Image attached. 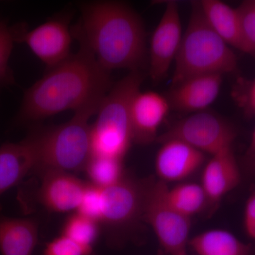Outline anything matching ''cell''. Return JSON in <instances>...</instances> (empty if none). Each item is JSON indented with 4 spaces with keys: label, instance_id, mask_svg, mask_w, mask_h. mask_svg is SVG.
I'll return each instance as SVG.
<instances>
[{
    "label": "cell",
    "instance_id": "6da1fadb",
    "mask_svg": "<svg viewBox=\"0 0 255 255\" xmlns=\"http://www.w3.org/2000/svg\"><path fill=\"white\" fill-rule=\"evenodd\" d=\"M110 72L80 43L78 53L49 70L25 92L18 119L36 122L102 102L112 88Z\"/></svg>",
    "mask_w": 255,
    "mask_h": 255
},
{
    "label": "cell",
    "instance_id": "7a4b0ae2",
    "mask_svg": "<svg viewBox=\"0 0 255 255\" xmlns=\"http://www.w3.org/2000/svg\"><path fill=\"white\" fill-rule=\"evenodd\" d=\"M81 11L73 36L102 68L143 72L148 67L145 26L130 6L119 1H90L82 4Z\"/></svg>",
    "mask_w": 255,
    "mask_h": 255
},
{
    "label": "cell",
    "instance_id": "3957f363",
    "mask_svg": "<svg viewBox=\"0 0 255 255\" xmlns=\"http://www.w3.org/2000/svg\"><path fill=\"white\" fill-rule=\"evenodd\" d=\"M174 64L171 87L196 77L237 71V56L208 22L200 1L191 3L189 23Z\"/></svg>",
    "mask_w": 255,
    "mask_h": 255
},
{
    "label": "cell",
    "instance_id": "277c9868",
    "mask_svg": "<svg viewBox=\"0 0 255 255\" xmlns=\"http://www.w3.org/2000/svg\"><path fill=\"white\" fill-rule=\"evenodd\" d=\"M144 80L142 71L129 72L104 97L91 128L92 156L123 159L132 140L130 108Z\"/></svg>",
    "mask_w": 255,
    "mask_h": 255
},
{
    "label": "cell",
    "instance_id": "5b68a950",
    "mask_svg": "<svg viewBox=\"0 0 255 255\" xmlns=\"http://www.w3.org/2000/svg\"><path fill=\"white\" fill-rule=\"evenodd\" d=\"M100 102L74 112L70 120L59 126L38 131L37 170L71 172L85 169L92 157L90 119L97 114Z\"/></svg>",
    "mask_w": 255,
    "mask_h": 255
},
{
    "label": "cell",
    "instance_id": "8992f818",
    "mask_svg": "<svg viewBox=\"0 0 255 255\" xmlns=\"http://www.w3.org/2000/svg\"><path fill=\"white\" fill-rule=\"evenodd\" d=\"M167 187L160 180L145 186L142 219L152 228L166 254L188 255L191 219L169 203Z\"/></svg>",
    "mask_w": 255,
    "mask_h": 255
},
{
    "label": "cell",
    "instance_id": "52a82bcc",
    "mask_svg": "<svg viewBox=\"0 0 255 255\" xmlns=\"http://www.w3.org/2000/svg\"><path fill=\"white\" fill-rule=\"evenodd\" d=\"M237 135L236 128L226 119L213 112L203 111L191 114L174 123L158 135L159 143L168 140L185 142L211 156L233 147Z\"/></svg>",
    "mask_w": 255,
    "mask_h": 255
},
{
    "label": "cell",
    "instance_id": "ba28073f",
    "mask_svg": "<svg viewBox=\"0 0 255 255\" xmlns=\"http://www.w3.org/2000/svg\"><path fill=\"white\" fill-rule=\"evenodd\" d=\"M182 35L178 4L168 1L151 38L148 73L154 83H159L168 75L179 51Z\"/></svg>",
    "mask_w": 255,
    "mask_h": 255
},
{
    "label": "cell",
    "instance_id": "9c48e42d",
    "mask_svg": "<svg viewBox=\"0 0 255 255\" xmlns=\"http://www.w3.org/2000/svg\"><path fill=\"white\" fill-rule=\"evenodd\" d=\"M72 35L68 20L55 18L31 31L21 26L17 42L26 43L37 58L51 68L70 56Z\"/></svg>",
    "mask_w": 255,
    "mask_h": 255
},
{
    "label": "cell",
    "instance_id": "30bf717a",
    "mask_svg": "<svg viewBox=\"0 0 255 255\" xmlns=\"http://www.w3.org/2000/svg\"><path fill=\"white\" fill-rule=\"evenodd\" d=\"M102 189L100 224L124 228L142 218L145 186L125 177L112 187Z\"/></svg>",
    "mask_w": 255,
    "mask_h": 255
},
{
    "label": "cell",
    "instance_id": "8fae6325",
    "mask_svg": "<svg viewBox=\"0 0 255 255\" xmlns=\"http://www.w3.org/2000/svg\"><path fill=\"white\" fill-rule=\"evenodd\" d=\"M38 131L0 147V196L19 184L38 166Z\"/></svg>",
    "mask_w": 255,
    "mask_h": 255
},
{
    "label": "cell",
    "instance_id": "7c38bea8",
    "mask_svg": "<svg viewBox=\"0 0 255 255\" xmlns=\"http://www.w3.org/2000/svg\"><path fill=\"white\" fill-rule=\"evenodd\" d=\"M160 144L155 167L159 180L162 182H182L204 165L205 154L185 142L168 140Z\"/></svg>",
    "mask_w": 255,
    "mask_h": 255
},
{
    "label": "cell",
    "instance_id": "4fadbf2b",
    "mask_svg": "<svg viewBox=\"0 0 255 255\" xmlns=\"http://www.w3.org/2000/svg\"><path fill=\"white\" fill-rule=\"evenodd\" d=\"M170 110L165 96L155 92H137L130 108L133 142L147 145L156 141L159 128Z\"/></svg>",
    "mask_w": 255,
    "mask_h": 255
},
{
    "label": "cell",
    "instance_id": "5bb4252c",
    "mask_svg": "<svg viewBox=\"0 0 255 255\" xmlns=\"http://www.w3.org/2000/svg\"><path fill=\"white\" fill-rule=\"evenodd\" d=\"M223 82V75L196 77L171 87L165 95L171 110L184 113L206 111L217 99Z\"/></svg>",
    "mask_w": 255,
    "mask_h": 255
},
{
    "label": "cell",
    "instance_id": "9a60e30c",
    "mask_svg": "<svg viewBox=\"0 0 255 255\" xmlns=\"http://www.w3.org/2000/svg\"><path fill=\"white\" fill-rule=\"evenodd\" d=\"M43 174L39 191L43 206L57 213L77 211L87 184L70 172L47 170Z\"/></svg>",
    "mask_w": 255,
    "mask_h": 255
},
{
    "label": "cell",
    "instance_id": "2e32d148",
    "mask_svg": "<svg viewBox=\"0 0 255 255\" xmlns=\"http://www.w3.org/2000/svg\"><path fill=\"white\" fill-rule=\"evenodd\" d=\"M241 180V170L231 147L211 156L204 166L201 184L208 203L216 204L238 187Z\"/></svg>",
    "mask_w": 255,
    "mask_h": 255
},
{
    "label": "cell",
    "instance_id": "e0dca14e",
    "mask_svg": "<svg viewBox=\"0 0 255 255\" xmlns=\"http://www.w3.org/2000/svg\"><path fill=\"white\" fill-rule=\"evenodd\" d=\"M200 3L208 22L223 41L229 46L250 53L237 9L219 0H202Z\"/></svg>",
    "mask_w": 255,
    "mask_h": 255
},
{
    "label": "cell",
    "instance_id": "ac0fdd59",
    "mask_svg": "<svg viewBox=\"0 0 255 255\" xmlns=\"http://www.w3.org/2000/svg\"><path fill=\"white\" fill-rule=\"evenodd\" d=\"M38 240L36 221L29 219H0L1 255H33Z\"/></svg>",
    "mask_w": 255,
    "mask_h": 255
},
{
    "label": "cell",
    "instance_id": "d6986e66",
    "mask_svg": "<svg viewBox=\"0 0 255 255\" xmlns=\"http://www.w3.org/2000/svg\"><path fill=\"white\" fill-rule=\"evenodd\" d=\"M189 246L197 255H248L249 248L232 233L211 230L191 238Z\"/></svg>",
    "mask_w": 255,
    "mask_h": 255
},
{
    "label": "cell",
    "instance_id": "ffe728a7",
    "mask_svg": "<svg viewBox=\"0 0 255 255\" xmlns=\"http://www.w3.org/2000/svg\"><path fill=\"white\" fill-rule=\"evenodd\" d=\"M167 196L174 209L191 219L208 204L205 191L197 183H179L173 187H167Z\"/></svg>",
    "mask_w": 255,
    "mask_h": 255
},
{
    "label": "cell",
    "instance_id": "44dd1931",
    "mask_svg": "<svg viewBox=\"0 0 255 255\" xmlns=\"http://www.w3.org/2000/svg\"><path fill=\"white\" fill-rule=\"evenodd\" d=\"M123 159L92 155L85 170L90 184L105 189L117 184L125 177Z\"/></svg>",
    "mask_w": 255,
    "mask_h": 255
},
{
    "label": "cell",
    "instance_id": "7402d4cb",
    "mask_svg": "<svg viewBox=\"0 0 255 255\" xmlns=\"http://www.w3.org/2000/svg\"><path fill=\"white\" fill-rule=\"evenodd\" d=\"M100 223L76 212L64 224L62 235L75 242L85 254L91 255L100 236Z\"/></svg>",
    "mask_w": 255,
    "mask_h": 255
},
{
    "label": "cell",
    "instance_id": "603a6c76",
    "mask_svg": "<svg viewBox=\"0 0 255 255\" xmlns=\"http://www.w3.org/2000/svg\"><path fill=\"white\" fill-rule=\"evenodd\" d=\"M20 28L21 26L11 27L0 20V84L12 81L9 61L14 42H17Z\"/></svg>",
    "mask_w": 255,
    "mask_h": 255
},
{
    "label": "cell",
    "instance_id": "cb8c5ba5",
    "mask_svg": "<svg viewBox=\"0 0 255 255\" xmlns=\"http://www.w3.org/2000/svg\"><path fill=\"white\" fill-rule=\"evenodd\" d=\"M102 210V189L87 184L81 202L76 212L94 220L100 224Z\"/></svg>",
    "mask_w": 255,
    "mask_h": 255
},
{
    "label": "cell",
    "instance_id": "d4e9b609",
    "mask_svg": "<svg viewBox=\"0 0 255 255\" xmlns=\"http://www.w3.org/2000/svg\"><path fill=\"white\" fill-rule=\"evenodd\" d=\"M242 32L250 53L255 52V0L242 3L237 8Z\"/></svg>",
    "mask_w": 255,
    "mask_h": 255
},
{
    "label": "cell",
    "instance_id": "484cf974",
    "mask_svg": "<svg viewBox=\"0 0 255 255\" xmlns=\"http://www.w3.org/2000/svg\"><path fill=\"white\" fill-rule=\"evenodd\" d=\"M43 255H87L78 244L61 236L47 244Z\"/></svg>",
    "mask_w": 255,
    "mask_h": 255
},
{
    "label": "cell",
    "instance_id": "4316f807",
    "mask_svg": "<svg viewBox=\"0 0 255 255\" xmlns=\"http://www.w3.org/2000/svg\"><path fill=\"white\" fill-rule=\"evenodd\" d=\"M244 227L248 236L255 240V191L247 200L244 212Z\"/></svg>",
    "mask_w": 255,
    "mask_h": 255
},
{
    "label": "cell",
    "instance_id": "83f0119b",
    "mask_svg": "<svg viewBox=\"0 0 255 255\" xmlns=\"http://www.w3.org/2000/svg\"><path fill=\"white\" fill-rule=\"evenodd\" d=\"M244 105L248 113L255 115V80L247 92Z\"/></svg>",
    "mask_w": 255,
    "mask_h": 255
},
{
    "label": "cell",
    "instance_id": "f1b7e54d",
    "mask_svg": "<svg viewBox=\"0 0 255 255\" xmlns=\"http://www.w3.org/2000/svg\"><path fill=\"white\" fill-rule=\"evenodd\" d=\"M245 167L248 173L255 176V156L251 157H245Z\"/></svg>",
    "mask_w": 255,
    "mask_h": 255
},
{
    "label": "cell",
    "instance_id": "f546056e",
    "mask_svg": "<svg viewBox=\"0 0 255 255\" xmlns=\"http://www.w3.org/2000/svg\"><path fill=\"white\" fill-rule=\"evenodd\" d=\"M254 156H255V128L253 135H252L251 143H250L245 157H254Z\"/></svg>",
    "mask_w": 255,
    "mask_h": 255
}]
</instances>
